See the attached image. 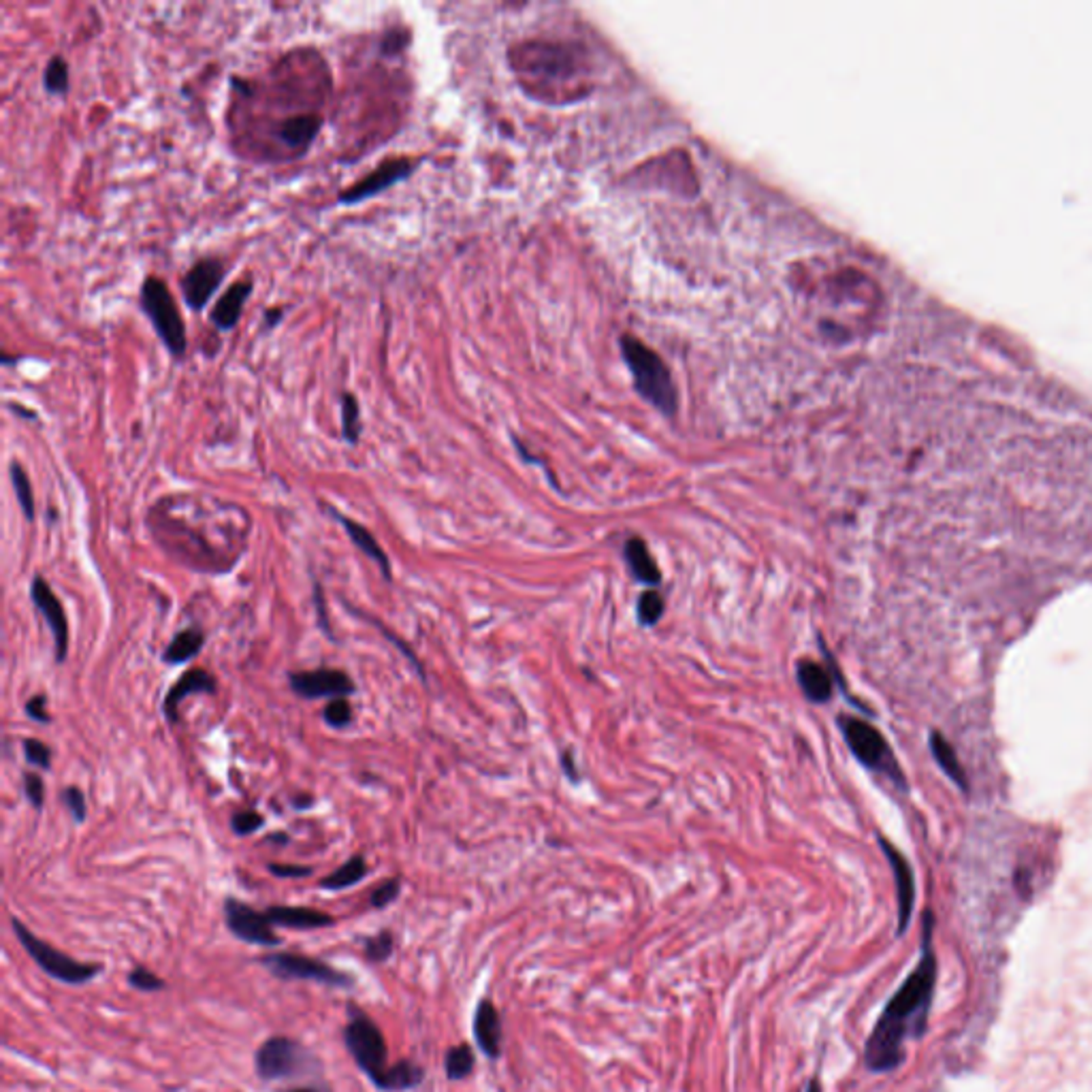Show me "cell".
<instances>
[{"label": "cell", "mask_w": 1092, "mask_h": 1092, "mask_svg": "<svg viewBox=\"0 0 1092 1092\" xmlns=\"http://www.w3.org/2000/svg\"><path fill=\"white\" fill-rule=\"evenodd\" d=\"M932 913L924 916L922 958L885 1003L864 1045V1065L873 1073H890L904 1060V1043L926 1033L928 1014L937 986V956L932 949Z\"/></svg>", "instance_id": "cell-1"}, {"label": "cell", "mask_w": 1092, "mask_h": 1092, "mask_svg": "<svg viewBox=\"0 0 1092 1092\" xmlns=\"http://www.w3.org/2000/svg\"><path fill=\"white\" fill-rule=\"evenodd\" d=\"M621 350L628 361V368L634 376V385H636L638 393L645 397L649 404L659 408L664 414H672L677 408L675 397V385H672L670 371L666 363L661 361L657 352H653L647 344H642L636 338L625 335L621 340Z\"/></svg>", "instance_id": "cell-2"}, {"label": "cell", "mask_w": 1092, "mask_h": 1092, "mask_svg": "<svg viewBox=\"0 0 1092 1092\" xmlns=\"http://www.w3.org/2000/svg\"><path fill=\"white\" fill-rule=\"evenodd\" d=\"M256 1076L265 1081L297 1078H319L323 1065L310 1048L284 1035H276L260 1043L255 1054Z\"/></svg>", "instance_id": "cell-3"}, {"label": "cell", "mask_w": 1092, "mask_h": 1092, "mask_svg": "<svg viewBox=\"0 0 1092 1092\" xmlns=\"http://www.w3.org/2000/svg\"><path fill=\"white\" fill-rule=\"evenodd\" d=\"M139 305H142V312L152 323L165 348L175 359H182L186 348H189V335H186V324L180 307H177L175 297L171 295L169 286L165 284V279L158 276H147L142 284V291H139Z\"/></svg>", "instance_id": "cell-4"}, {"label": "cell", "mask_w": 1092, "mask_h": 1092, "mask_svg": "<svg viewBox=\"0 0 1092 1092\" xmlns=\"http://www.w3.org/2000/svg\"><path fill=\"white\" fill-rule=\"evenodd\" d=\"M344 1045L350 1052V1057L357 1062V1067L366 1073L373 1086H380L382 1078L389 1071V1048L387 1039L382 1035L380 1026L373 1022L366 1012L359 1007L350 1005L348 1010V1022L344 1026Z\"/></svg>", "instance_id": "cell-5"}, {"label": "cell", "mask_w": 1092, "mask_h": 1092, "mask_svg": "<svg viewBox=\"0 0 1092 1092\" xmlns=\"http://www.w3.org/2000/svg\"><path fill=\"white\" fill-rule=\"evenodd\" d=\"M11 926L17 941H20L22 947L26 949V954L34 960V965L39 967L43 973L58 979V982L69 986H81L100 975L102 970L100 965L79 963V960L62 954L60 949L45 944V941L36 937L33 930H28L17 918H11Z\"/></svg>", "instance_id": "cell-6"}, {"label": "cell", "mask_w": 1092, "mask_h": 1092, "mask_svg": "<svg viewBox=\"0 0 1092 1092\" xmlns=\"http://www.w3.org/2000/svg\"><path fill=\"white\" fill-rule=\"evenodd\" d=\"M838 727H841L847 747L852 749V753L862 767L871 769L875 772H881L888 779H892L896 786L904 788L903 772L899 769V764H896L890 745L885 743V739L877 727L858 720V717H847V715L838 717Z\"/></svg>", "instance_id": "cell-7"}, {"label": "cell", "mask_w": 1092, "mask_h": 1092, "mask_svg": "<svg viewBox=\"0 0 1092 1092\" xmlns=\"http://www.w3.org/2000/svg\"><path fill=\"white\" fill-rule=\"evenodd\" d=\"M260 965L279 979H301V982H316L331 988L354 986V977L348 975L346 970L335 969L329 963H324V960L312 956L278 951V954H267L260 958Z\"/></svg>", "instance_id": "cell-8"}, {"label": "cell", "mask_w": 1092, "mask_h": 1092, "mask_svg": "<svg viewBox=\"0 0 1092 1092\" xmlns=\"http://www.w3.org/2000/svg\"><path fill=\"white\" fill-rule=\"evenodd\" d=\"M416 165L418 158H410V156L385 158V161H382L378 167H373L368 175H363L359 182H354L346 190L340 192L338 201L342 205H354L376 197V194L385 192L387 189H390V186H395L401 180L412 175Z\"/></svg>", "instance_id": "cell-9"}, {"label": "cell", "mask_w": 1092, "mask_h": 1092, "mask_svg": "<svg viewBox=\"0 0 1092 1092\" xmlns=\"http://www.w3.org/2000/svg\"><path fill=\"white\" fill-rule=\"evenodd\" d=\"M224 922H227V928L233 935L239 941H244V944L260 947L279 946V939L274 932L272 924H269L265 911L252 909L244 901H224Z\"/></svg>", "instance_id": "cell-10"}, {"label": "cell", "mask_w": 1092, "mask_h": 1092, "mask_svg": "<svg viewBox=\"0 0 1092 1092\" xmlns=\"http://www.w3.org/2000/svg\"><path fill=\"white\" fill-rule=\"evenodd\" d=\"M224 276H227V265L216 256L199 258L197 263L182 276L180 282L182 295L192 312H201L203 307L210 303V299L216 295V291L220 288Z\"/></svg>", "instance_id": "cell-11"}, {"label": "cell", "mask_w": 1092, "mask_h": 1092, "mask_svg": "<svg viewBox=\"0 0 1092 1092\" xmlns=\"http://www.w3.org/2000/svg\"><path fill=\"white\" fill-rule=\"evenodd\" d=\"M288 683H291L293 692L307 700L319 698H346L354 694L352 679L344 670H307V672H288Z\"/></svg>", "instance_id": "cell-12"}, {"label": "cell", "mask_w": 1092, "mask_h": 1092, "mask_svg": "<svg viewBox=\"0 0 1092 1092\" xmlns=\"http://www.w3.org/2000/svg\"><path fill=\"white\" fill-rule=\"evenodd\" d=\"M31 597H33V604L36 606V611L43 614V619L48 621L50 630H52V636H54V649H56V661L62 664L64 657H67L69 653V621H67V614H64V609L58 597L52 591V587L45 583V578L41 576H34V581L31 585Z\"/></svg>", "instance_id": "cell-13"}, {"label": "cell", "mask_w": 1092, "mask_h": 1092, "mask_svg": "<svg viewBox=\"0 0 1092 1092\" xmlns=\"http://www.w3.org/2000/svg\"><path fill=\"white\" fill-rule=\"evenodd\" d=\"M880 843L894 873L896 901H899V937H903L909 928L913 904H916V881H913V871L909 862L904 860V856L899 852V849L885 841V838H880Z\"/></svg>", "instance_id": "cell-14"}, {"label": "cell", "mask_w": 1092, "mask_h": 1092, "mask_svg": "<svg viewBox=\"0 0 1092 1092\" xmlns=\"http://www.w3.org/2000/svg\"><path fill=\"white\" fill-rule=\"evenodd\" d=\"M323 128V116L321 114H297L279 123L274 130V139L282 145L286 152L295 156L305 154L312 147L314 139L319 137Z\"/></svg>", "instance_id": "cell-15"}, {"label": "cell", "mask_w": 1092, "mask_h": 1092, "mask_svg": "<svg viewBox=\"0 0 1092 1092\" xmlns=\"http://www.w3.org/2000/svg\"><path fill=\"white\" fill-rule=\"evenodd\" d=\"M472 1033L474 1041L479 1043L484 1057L498 1060L501 1054V1018L491 998H480L479 1005H476Z\"/></svg>", "instance_id": "cell-16"}, {"label": "cell", "mask_w": 1092, "mask_h": 1092, "mask_svg": "<svg viewBox=\"0 0 1092 1092\" xmlns=\"http://www.w3.org/2000/svg\"><path fill=\"white\" fill-rule=\"evenodd\" d=\"M252 288H255L252 279H237V282H233L227 291L222 293V297L210 312V321L218 331L235 329L239 316L244 312V307L252 295Z\"/></svg>", "instance_id": "cell-17"}, {"label": "cell", "mask_w": 1092, "mask_h": 1092, "mask_svg": "<svg viewBox=\"0 0 1092 1092\" xmlns=\"http://www.w3.org/2000/svg\"><path fill=\"white\" fill-rule=\"evenodd\" d=\"M192 694H216V679H213L210 672L199 670V668H192L189 672H184L180 680H177L175 685H171V689L165 696L163 711H165L167 722L177 724V711H180L182 700L192 696Z\"/></svg>", "instance_id": "cell-18"}, {"label": "cell", "mask_w": 1092, "mask_h": 1092, "mask_svg": "<svg viewBox=\"0 0 1092 1092\" xmlns=\"http://www.w3.org/2000/svg\"><path fill=\"white\" fill-rule=\"evenodd\" d=\"M265 916L272 926H282L293 930H316L331 926L333 924V918L324 911L307 909V907H282V904L269 907L265 911Z\"/></svg>", "instance_id": "cell-19"}, {"label": "cell", "mask_w": 1092, "mask_h": 1092, "mask_svg": "<svg viewBox=\"0 0 1092 1092\" xmlns=\"http://www.w3.org/2000/svg\"><path fill=\"white\" fill-rule=\"evenodd\" d=\"M796 679L802 694L813 704H826L833 698V675L817 661L800 659L796 664Z\"/></svg>", "instance_id": "cell-20"}, {"label": "cell", "mask_w": 1092, "mask_h": 1092, "mask_svg": "<svg viewBox=\"0 0 1092 1092\" xmlns=\"http://www.w3.org/2000/svg\"><path fill=\"white\" fill-rule=\"evenodd\" d=\"M324 508L329 510L331 515L340 521V525H342L344 529H346V534L350 536L354 546H359V550H363V553H366V555L371 559V562H376V564L380 566L382 576H385L387 581H390V562H389V557H387V553H385V548H382V546L378 545V540L373 538L366 527L359 525L357 521H352L350 517L342 515V512H338V510L331 508V506H324Z\"/></svg>", "instance_id": "cell-21"}, {"label": "cell", "mask_w": 1092, "mask_h": 1092, "mask_svg": "<svg viewBox=\"0 0 1092 1092\" xmlns=\"http://www.w3.org/2000/svg\"><path fill=\"white\" fill-rule=\"evenodd\" d=\"M625 562H628L632 574L636 576V581L645 583L649 587L659 585L661 581L659 566L656 564V559H653L645 540L630 538L628 543H625Z\"/></svg>", "instance_id": "cell-22"}, {"label": "cell", "mask_w": 1092, "mask_h": 1092, "mask_svg": "<svg viewBox=\"0 0 1092 1092\" xmlns=\"http://www.w3.org/2000/svg\"><path fill=\"white\" fill-rule=\"evenodd\" d=\"M425 1080V1069L421 1065H416L414 1060H399L395 1065H390L387 1076L382 1078L380 1081V1090L385 1092H401V1090H412L418 1088L423 1084Z\"/></svg>", "instance_id": "cell-23"}, {"label": "cell", "mask_w": 1092, "mask_h": 1092, "mask_svg": "<svg viewBox=\"0 0 1092 1092\" xmlns=\"http://www.w3.org/2000/svg\"><path fill=\"white\" fill-rule=\"evenodd\" d=\"M203 645H205V634L199 628L184 630L177 634V636L169 642V647L165 649L163 661L171 666L186 664V661L192 659L194 656H199Z\"/></svg>", "instance_id": "cell-24"}, {"label": "cell", "mask_w": 1092, "mask_h": 1092, "mask_svg": "<svg viewBox=\"0 0 1092 1092\" xmlns=\"http://www.w3.org/2000/svg\"><path fill=\"white\" fill-rule=\"evenodd\" d=\"M368 875V862L363 856H352L346 864H342L338 871L326 875L321 881L323 890H346L366 880Z\"/></svg>", "instance_id": "cell-25"}, {"label": "cell", "mask_w": 1092, "mask_h": 1092, "mask_svg": "<svg viewBox=\"0 0 1092 1092\" xmlns=\"http://www.w3.org/2000/svg\"><path fill=\"white\" fill-rule=\"evenodd\" d=\"M476 1065V1059H474V1052L468 1043H461V1045H455L446 1052L444 1057V1071H446V1078L448 1080H465L474 1071Z\"/></svg>", "instance_id": "cell-26"}, {"label": "cell", "mask_w": 1092, "mask_h": 1092, "mask_svg": "<svg viewBox=\"0 0 1092 1092\" xmlns=\"http://www.w3.org/2000/svg\"><path fill=\"white\" fill-rule=\"evenodd\" d=\"M363 432L361 406L352 393H342V435L348 444H357Z\"/></svg>", "instance_id": "cell-27"}, {"label": "cell", "mask_w": 1092, "mask_h": 1092, "mask_svg": "<svg viewBox=\"0 0 1092 1092\" xmlns=\"http://www.w3.org/2000/svg\"><path fill=\"white\" fill-rule=\"evenodd\" d=\"M43 86L54 97L67 95L69 90V64L62 56H52L43 71Z\"/></svg>", "instance_id": "cell-28"}, {"label": "cell", "mask_w": 1092, "mask_h": 1092, "mask_svg": "<svg viewBox=\"0 0 1092 1092\" xmlns=\"http://www.w3.org/2000/svg\"><path fill=\"white\" fill-rule=\"evenodd\" d=\"M9 476H11L15 498H17V503H20L24 517L28 521H34V496H33L31 480H28L24 468L17 461H11V465H9Z\"/></svg>", "instance_id": "cell-29"}, {"label": "cell", "mask_w": 1092, "mask_h": 1092, "mask_svg": "<svg viewBox=\"0 0 1092 1092\" xmlns=\"http://www.w3.org/2000/svg\"><path fill=\"white\" fill-rule=\"evenodd\" d=\"M930 749H932V753H935V758H937V762H939V767L944 769V770L949 774L951 779L958 781L960 786H963V783H965V779H963V777H965V772H963V769H960V764H958V760H956V753H954V749H951V747L946 743L944 736H939V734H932V739H930Z\"/></svg>", "instance_id": "cell-30"}, {"label": "cell", "mask_w": 1092, "mask_h": 1092, "mask_svg": "<svg viewBox=\"0 0 1092 1092\" xmlns=\"http://www.w3.org/2000/svg\"><path fill=\"white\" fill-rule=\"evenodd\" d=\"M393 949H395V937L390 935L389 930L378 932L376 937L363 939V951H366V958L369 963H387V960L393 956Z\"/></svg>", "instance_id": "cell-31"}, {"label": "cell", "mask_w": 1092, "mask_h": 1092, "mask_svg": "<svg viewBox=\"0 0 1092 1092\" xmlns=\"http://www.w3.org/2000/svg\"><path fill=\"white\" fill-rule=\"evenodd\" d=\"M666 609V602H664V595H661L657 590H649L640 595L638 600V621L642 625H656L661 614H664Z\"/></svg>", "instance_id": "cell-32"}, {"label": "cell", "mask_w": 1092, "mask_h": 1092, "mask_svg": "<svg viewBox=\"0 0 1092 1092\" xmlns=\"http://www.w3.org/2000/svg\"><path fill=\"white\" fill-rule=\"evenodd\" d=\"M128 984L137 988V991H142V992H156V991H163L165 988L163 979L142 965H137V967H133V970H130Z\"/></svg>", "instance_id": "cell-33"}, {"label": "cell", "mask_w": 1092, "mask_h": 1092, "mask_svg": "<svg viewBox=\"0 0 1092 1092\" xmlns=\"http://www.w3.org/2000/svg\"><path fill=\"white\" fill-rule=\"evenodd\" d=\"M324 722L333 727H346L352 722V708L346 698H333L324 708Z\"/></svg>", "instance_id": "cell-34"}, {"label": "cell", "mask_w": 1092, "mask_h": 1092, "mask_svg": "<svg viewBox=\"0 0 1092 1092\" xmlns=\"http://www.w3.org/2000/svg\"><path fill=\"white\" fill-rule=\"evenodd\" d=\"M399 892H401V881L397 880V877H393V880H387L385 883H380L378 888L371 892L369 904L373 909H385V907H389V904H393L397 901Z\"/></svg>", "instance_id": "cell-35"}, {"label": "cell", "mask_w": 1092, "mask_h": 1092, "mask_svg": "<svg viewBox=\"0 0 1092 1092\" xmlns=\"http://www.w3.org/2000/svg\"><path fill=\"white\" fill-rule=\"evenodd\" d=\"M263 824L265 819L263 815H258L256 811H237V813L231 817L233 833L239 836H248L252 833H256L258 828H263Z\"/></svg>", "instance_id": "cell-36"}, {"label": "cell", "mask_w": 1092, "mask_h": 1092, "mask_svg": "<svg viewBox=\"0 0 1092 1092\" xmlns=\"http://www.w3.org/2000/svg\"><path fill=\"white\" fill-rule=\"evenodd\" d=\"M24 753H26V760L34 764V767H39L43 770H48L52 767V751L48 745H43L41 741L36 739H26L24 741Z\"/></svg>", "instance_id": "cell-37"}, {"label": "cell", "mask_w": 1092, "mask_h": 1092, "mask_svg": "<svg viewBox=\"0 0 1092 1092\" xmlns=\"http://www.w3.org/2000/svg\"><path fill=\"white\" fill-rule=\"evenodd\" d=\"M62 802L67 805L69 813L73 815V819L81 824V821H86V796L81 794L79 788H67L62 791Z\"/></svg>", "instance_id": "cell-38"}, {"label": "cell", "mask_w": 1092, "mask_h": 1092, "mask_svg": "<svg viewBox=\"0 0 1092 1092\" xmlns=\"http://www.w3.org/2000/svg\"><path fill=\"white\" fill-rule=\"evenodd\" d=\"M24 791H26L28 802H31L34 809H41L43 798H45V786H43V779L39 777V774L36 772H26L24 774Z\"/></svg>", "instance_id": "cell-39"}, {"label": "cell", "mask_w": 1092, "mask_h": 1092, "mask_svg": "<svg viewBox=\"0 0 1092 1092\" xmlns=\"http://www.w3.org/2000/svg\"><path fill=\"white\" fill-rule=\"evenodd\" d=\"M314 604H316V613H319V621H321V630L329 636L331 640H335L333 632H331V625H329V614H326V600H324V590L319 585L314 583Z\"/></svg>", "instance_id": "cell-40"}, {"label": "cell", "mask_w": 1092, "mask_h": 1092, "mask_svg": "<svg viewBox=\"0 0 1092 1092\" xmlns=\"http://www.w3.org/2000/svg\"><path fill=\"white\" fill-rule=\"evenodd\" d=\"M269 873L282 880H301V877H310V866H295V864H269Z\"/></svg>", "instance_id": "cell-41"}, {"label": "cell", "mask_w": 1092, "mask_h": 1092, "mask_svg": "<svg viewBox=\"0 0 1092 1092\" xmlns=\"http://www.w3.org/2000/svg\"><path fill=\"white\" fill-rule=\"evenodd\" d=\"M26 715L39 724H50L52 717L45 711V696H34L26 702Z\"/></svg>", "instance_id": "cell-42"}, {"label": "cell", "mask_w": 1092, "mask_h": 1092, "mask_svg": "<svg viewBox=\"0 0 1092 1092\" xmlns=\"http://www.w3.org/2000/svg\"><path fill=\"white\" fill-rule=\"evenodd\" d=\"M369 621H371V623H373V625H378V628H380V630H382V634H385V636H387V638H389V640H390V642H395V645H397V647H399V651H404V656H406V657H408V659H410V661H412V666H414V668H416V670H418V675H421V677H423V679H425V675H423V666H421V661H418V659H416V656H414V651H412V649H410V647H406V645H404V642H401V640H399V638H397V636H395V634H393V632H389V630H387V628H385V625H382V623H380V621H376V619H369Z\"/></svg>", "instance_id": "cell-43"}, {"label": "cell", "mask_w": 1092, "mask_h": 1092, "mask_svg": "<svg viewBox=\"0 0 1092 1092\" xmlns=\"http://www.w3.org/2000/svg\"><path fill=\"white\" fill-rule=\"evenodd\" d=\"M408 43V33H397V31H390L385 34V39H382V52L385 54H393L399 52L404 45Z\"/></svg>", "instance_id": "cell-44"}, {"label": "cell", "mask_w": 1092, "mask_h": 1092, "mask_svg": "<svg viewBox=\"0 0 1092 1092\" xmlns=\"http://www.w3.org/2000/svg\"><path fill=\"white\" fill-rule=\"evenodd\" d=\"M276 1092H333L329 1084H324V1081L316 1080L312 1084H303V1086H291V1088H279Z\"/></svg>", "instance_id": "cell-45"}, {"label": "cell", "mask_w": 1092, "mask_h": 1092, "mask_svg": "<svg viewBox=\"0 0 1092 1092\" xmlns=\"http://www.w3.org/2000/svg\"><path fill=\"white\" fill-rule=\"evenodd\" d=\"M282 319H284V307H269L263 316V329L265 331L274 329V326H278V323Z\"/></svg>", "instance_id": "cell-46"}, {"label": "cell", "mask_w": 1092, "mask_h": 1092, "mask_svg": "<svg viewBox=\"0 0 1092 1092\" xmlns=\"http://www.w3.org/2000/svg\"><path fill=\"white\" fill-rule=\"evenodd\" d=\"M7 408H11L13 414L26 416V418H31V421H33V418H36V412H28V408H24V406H20V404H13V401H9Z\"/></svg>", "instance_id": "cell-47"}, {"label": "cell", "mask_w": 1092, "mask_h": 1092, "mask_svg": "<svg viewBox=\"0 0 1092 1092\" xmlns=\"http://www.w3.org/2000/svg\"><path fill=\"white\" fill-rule=\"evenodd\" d=\"M293 805H295L297 809H305L307 805H312V800L307 798V796H303V798H295V800H293Z\"/></svg>", "instance_id": "cell-48"}, {"label": "cell", "mask_w": 1092, "mask_h": 1092, "mask_svg": "<svg viewBox=\"0 0 1092 1092\" xmlns=\"http://www.w3.org/2000/svg\"><path fill=\"white\" fill-rule=\"evenodd\" d=\"M805 1092H821V1086H819V1080H811V1081H809V1084H807V1090H805Z\"/></svg>", "instance_id": "cell-49"}]
</instances>
